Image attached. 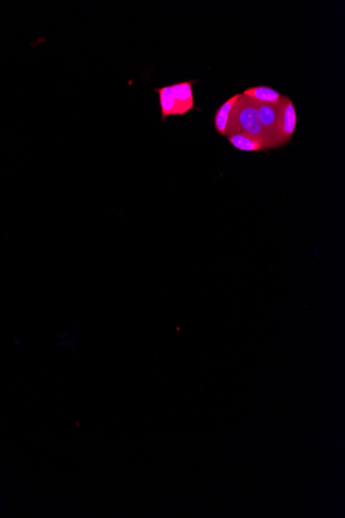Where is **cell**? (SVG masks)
Returning <instances> with one entry per match:
<instances>
[{"instance_id":"cell-1","label":"cell","mask_w":345,"mask_h":518,"mask_svg":"<svg viewBox=\"0 0 345 518\" xmlns=\"http://www.w3.org/2000/svg\"><path fill=\"white\" fill-rule=\"evenodd\" d=\"M233 134L250 135L263 140L269 150L265 135L259 124L257 104L255 100L242 93H240L237 102L234 105L229 118L226 137Z\"/></svg>"},{"instance_id":"cell-2","label":"cell","mask_w":345,"mask_h":518,"mask_svg":"<svg viewBox=\"0 0 345 518\" xmlns=\"http://www.w3.org/2000/svg\"><path fill=\"white\" fill-rule=\"evenodd\" d=\"M257 104L259 124L265 135L269 150L281 146L279 138L278 104Z\"/></svg>"},{"instance_id":"cell-3","label":"cell","mask_w":345,"mask_h":518,"mask_svg":"<svg viewBox=\"0 0 345 518\" xmlns=\"http://www.w3.org/2000/svg\"><path fill=\"white\" fill-rule=\"evenodd\" d=\"M279 138L281 146L290 141L297 126V113L292 100L283 96L278 102Z\"/></svg>"},{"instance_id":"cell-4","label":"cell","mask_w":345,"mask_h":518,"mask_svg":"<svg viewBox=\"0 0 345 518\" xmlns=\"http://www.w3.org/2000/svg\"><path fill=\"white\" fill-rule=\"evenodd\" d=\"M196 81H185V82L172 84V95L176 100L178 115H184L191 110L201 111L194 106V91L192 84Z\"/></svg>"},{"instance_id":"cell-5","label":"cell","mask_w":345,"mask_h":518,"mask_svg":"<svg viewBox=\"0 0 345 518\" xmlns=\"http://www.w3.org/2000/svg\"><path fill=\"white\" fill-rule=\"evenodd\" d=\"M242 95L248 96L259 104L267 105H277L283 98V95H280L278 91L271 88L267 85L251 87V88L246 89Z\"/></svg>"},{"instance_id":"cell-6","label":"cell","mask_w":345,"mask_h":518,"mask_svg":"<svg viewBox=\"0 0 345 518\" xmlns=\"http://www.w3.org/2000/svg\"><path fill=\"white\" fill-rule=\"evenodd\" d=\"M229 142L241 152H255L268 150L267 145L263 140L257 139L252 135L245 134H233L228 135Z\"/></svg>"},{"instance_id":"cell-7","label":"cell","mask_w":345,"mask_h":518,"mask_svg":"<svg viewBox=\"0 0 345 518\" xmlns=\"http://www.w3.org/2000/svg\"><path fill=\"white\" fill-rule=\"evenodd\" d=\"M240 93H237L231 98H229L228 100L224 102L219 108L216 110L215 115H214V128H215L216 132L218 134L224 135L226 137V132H228V122L229 118H230L231 109H233L234 105L237 102L238 98H239Z\"/></svg>"},{"instance_id":"cell-8","label":"cell","mask_w":345,"mask_h":518,"mask_svg":"<svg viewBox=\"0 0 345 518\" xmlns=\"http://www.w3.org/2000/svg\"><path fill=\"white\" fill-rule=\"evenodd\" d=\"M155 93H158L159 105H161V120L165 121L169 116L178 115L176 100L172 95V85L154 88Z\"/></svg>"}]
</instances>
